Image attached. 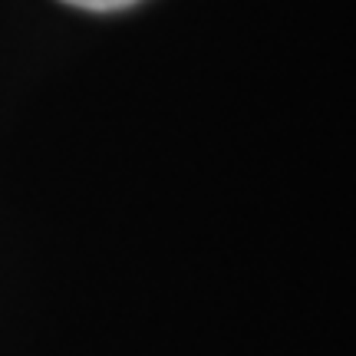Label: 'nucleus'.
I'll use <instances>...</instances> for the list:
<instances>
[{
    "mask_svg": "<svg viewBox=\"0 0 356 356\" xmlns=\"http://www.w3.org/2000/svg\"><path fill=\"white\" fill-rule=\"evenodd\" d=\"M70 7H79V10H92V13H113V10H126L139 0H63Z\"/></svg>",
    "mask_w": 356,
    "mask_h": 356,
    "instance_id": "f257e3e1",
    "label": "nucleus"
}]
</instances>
